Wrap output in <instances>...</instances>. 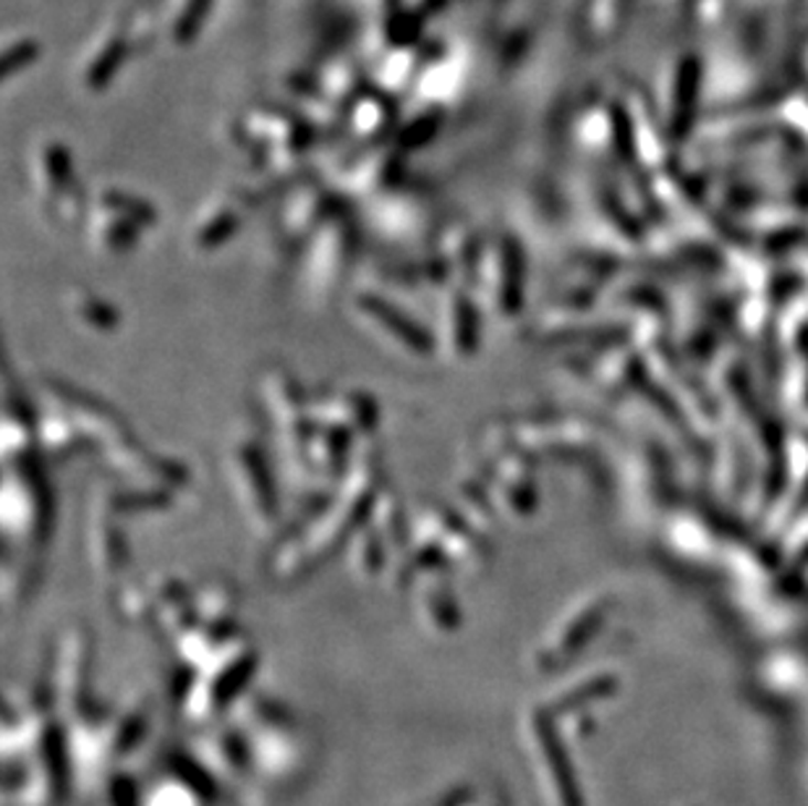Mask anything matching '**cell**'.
I'll return each instance as SVG.
<instances>
[{"mask_svg":"<svg viewBox=\"0 0 808 806\" xmlns=\"http://www.w3.org/2000/svg\"><path fill=\"white\" fill-rule=\"evenodd\" d=\"M233 471H236V482L241 485V498L246 506L254 508L259 519H273L275 516V498H269V479L262 456L254 448H241L236 458H233Z\"/></svg>","mask_w":808,"mask_h":806,"instance_id":"1","label":"cell"},{"mask_svg":"<svg viewBox=\"0 0 808 806\" xmlns=\"http://www.w3.org/2000/svg\"><path fill=\"white\" fill-rule=\"evenodd\" d=\"M359 309L364 312L366 320H370L374 328H382L390 338H395V343H401L403 349L411 353H427L432 349L429 336L424 333L422 328L408 322V317L395 312L390 304H385L378 296H361Z\"/></svg>","mask_w":808,"mask_h":806,"instance_id":"2","label":"cell"},{"mask_svg":"<svg viewBox=\"0 0 808 806\" xmlns=\"http://www.w3.org/2000/svg\"><path fill=\"white\" fill-rule=\"evenodd\" d=\"M445 317L450 320V346L456 353H469L477 346V315H474L471 304L466 296L453 294L448 299V312Z\"/></svg>","mask_w":808,"mask_h":806,"instance_id":"3","label":"cell"},{"mask_svg":"<svg viewBox=\"0 0 808 806\" xmlns=\"http://www.w3.org/2000/svg\"><path fill=\"white\" fill-rule=\"evenodd\" d=\"M357 569L366 571V574H374L380 571L382 558H385V537L380 532H366L357 544Z\"/></svg>","mask_w":808,"mask_h":806,"instance_id":"4","label":"cell"},{"mask_svg":"<svg viewBox=\"0 0 808 806\" xmlns=\"http://www.w3.org/2000/svg\"><path fill=\"white\" fill-rule=\"evenodd\" d=\"M74 312H76V317H82V320L97 325V328H110V325L116 322V315H113V309L108 307V304H103L97 296H92V294H82L79 299H76Z\"/></svg>","mask_w":808,"mask_h":806,"instance_id":"5","label":"cell"}]
</instances>
